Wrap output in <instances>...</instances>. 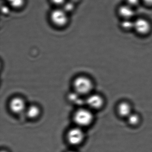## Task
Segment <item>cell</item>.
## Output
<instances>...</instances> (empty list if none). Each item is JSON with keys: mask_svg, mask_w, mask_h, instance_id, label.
I'll return each instance as SVG.
<instances>
[{"mask_svg": "<svg viewBox=\"0 0 152 152\" xmlns=\"http://www.w3.org/2000/svg\"><path fill=\"white\" fill-rule=\"evenodd\" d=\"M73 87L75 92L80 95L89 94L93 88L94 83L88 76L80 75L75 79Z\"/></svg>", "mask_w": 152, "mask_h": 152, "instance_id": "obj_1", "label": "cell"}, {"mask_svg": "<svg viewBox=\"0 0 152 152\" xmlns=\"http://www.w3.org/2000/svg\"><path fill=\"white\" fill-rule=\"evenodd\" d=\"M152 30V24L147 18L143 17L136 18L134 20L133 31L141 36L148 35Z\"/></svg>", "mask_w": 152, "mask_h": 152, "instance_id": "obj_2", "label": "cell"}, {"mask_svg": "<svg viewBox=\"0 0 152 152\" xmlns=\"http://www.w3.org/2000/svg\"><path fill=\"white\" fill-rule=\"evenodd\" d=\"M93 114L91 111L86 108H80L76 111L74 115V120L80 127H86L92 123Z\"/></svg>", "mask_w": 152, "mask_h": 152, "instance_id": "obj_3", "label": "cell"}, {"mask_svg": "<svg viewBox=\"0 0 152 152\" xmlns=\"http://www.w3.org/2000/svg\"><path fill=\"white\" fill-rule=\"evenodd\" d=\"M50 17L51 23L57 27H64L68 23V16L67 12L62 9L57 8L52 10Z\"/></svg>", "mask_w": 152, "mask_h": 152, "instance_id": "obj_4", "label": "cell"}, {"mask_svg": "<svg viewBox=\"0 0 152 152\" xmlns=\"http://www.w3.org/2000/svg\"><path fill=\"white\" fill-rule=\"evenodd\" d=\"M68 142L73 145H78L84 140V133L80 127L72 128L67 132Z\"/></svg>", "mask_w": 152, "mask_h": 152, "instance_id": "obj_5", "label": "cell"}, {"mask_svg": "<svg viewBox=\"0 0 152 152\" xmlns=\"http://www.w3.org/2000/svg\"><path fill=\"white\" fill-rule=\"evenodd\" d=\"M118 16L121 19H133L136 15L135 8L127 4L121 5L116 11Z\"/></svg>", "mask_w": 152, "mask_h": 152, "instance_id": "obj_6", "label": "cell"}, {"mask_svg": "<svg viewBox=\"0 0 152 152\" xmlns=\"http://www.w3.org/2000/svg\"><path fill=\"white\" fill-rule=\"evenodd\" d=\"M9 106L10 110L15 114L22 113L26 111L27 108L24 100L19 97L12 99L10 103Z\"/></svg>", "mask_w": 152, "mask_h": 152, "instance_id": "obj_7", "label": "cell"}, {"mask_svg": "<svg viewBox=\"0 0 152 152\" xmlns=\"http://www.w3.org/2000/svg\"><path fill=\"white\" fill-rule=\"evenodd\" d=\"M86 103L90 108L97 110L104 105V99L103 97L99 94H91L87 98Z\"/></svg>", "mask_w": 152, "mask_h": 152, "instance_id": "obj_8", "label": "cell"}, {"mask_svg": "<svg viewBox=\"0 0 152 152\" xmlns=\"http://www.w3.org/2000/svg\"><path fill=\"white\" fill-rule=\"evenodd\" d=\"M117 112L120 116L127 118L132 113L131 106L128 102H121L117 107Z\"/></svg>", "mask_w": 152, "mask_h": 152, "instance_id": "obj_9", "label": "cell"}, {"mask_svg": "<svg viewBox=\"0 0 152 152\" xmlns=\"http://www.w3.org/2000/svg\"><path fill=\"white\" fill-rule=\"evenodd\" d=\"M26 113L30 119H34L39 117L40 114V109L38 106L31 105L26 108Z\"/></svg>", "mask_w": 152, "mask_h": 152, "instance_id": "obj_10", "label": "cell"}, {"mask_svg": "<svg viewBox=\"0 0 152 152\" xmlns=\"http://www.w3.org/2000/svg\"><path fill=\"white\" fill-rule=\"evenodd\" d=\"M134 19H121L119 24L120 28L122 31H124L129 32L130 31H133Z\"/></svg>", "mask_w": 152, "mask_h": 152, "instance_id": "obj_11", "label": "cell"}, {"mask_svg": "<svg viewBox=\"0 0 152 152\" xmlns=\"http://www.w3.org/2000/svg\"><path fill=\"white\" fill-rule=\"evenodd\" d=\"M128 122L130 124L132 125H136L139 122V116L136 114L132 113L128 117H127Z\"/></svg>", "mask_w": 152, "mask_h": 152, "instance_id": "obj_12", "label": "cell"}, {"mask_svg": "<svg viewBox=\"0 0 152 152\" xmlns=\"http://www.w3.org/2000/svg\"><path fill=\"white\" fill-rule=\"evenodd\" d=\"M7 1L11 7L15 9L20 8L24 4V0H7Z\"/></svg>", "mask_w": 152, "mask_h": 152, "instance_id": "obj_13", "label": "cell"}, {"mask_svg": "<svg viewBox=\"0 0 152 152\" xmlns=\"http://www.w3.org/2000/svg\"><path fill=\"white\" fill-rule=\"evenodd\" d=\"M126 4L135 8L139 4L140 0H125Z\"/></svg>", "mask_w": 152, "mask_h": 152, "instance_id": "obj_14", "label": "cell"}, {"mask_svg": "<svg viewBox=\"0 0 152 152\" xmlns=\"http://www.w3.org/2000/svg\"><path fill=\"white\" fill-rule=\"evenodd\" d=\"M52 3L56 6H61L64 3L65 0H51Z\"/></svg>", "mask_w": 152, "mask_h": 152, "instance_id": "obj_15", "label": "cell"}, {"mask_svg": "<svg viewBox=\"0 0 152 152\" xmlns=\"http://www.w3.org/2000/svg\"><path fill=\"white\" fill-rule=\"evenodd\" d=\"M143 1L146 6L152 7V0H143Z\"/></svg>", "mask_w": 152, "mask_h": 152, "instance_id": "obj_16", "label": "cell"}, {"mask_svg": "<svg viewBox=\"0 0 152 152\" xmlns=\"http://www.w3.org/2000/svg\"><path fill=\"white\" fill-rule=\"evenodd\" d=\"M75 152V151H68V152Z\"/></svg>", "mask_w": 152, "mask_h": 152, "instance_id": "obj_17", "label": "cell"}, {"mask_svg": "<svg viewBox=\"0 0 152 152\" xmlns=\"http://www.w3.org/2000/svg\"><path fill=\"white\" fill-rule=\"evenodd\" d=\"M1 152H7V151H5V150H3V151H1Z\"/></svg>", "mask_w": 152, "mask_h": 152, "instance_id": "obj_18", "label": "cell"}]
</instances>
